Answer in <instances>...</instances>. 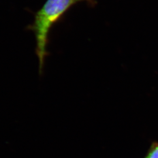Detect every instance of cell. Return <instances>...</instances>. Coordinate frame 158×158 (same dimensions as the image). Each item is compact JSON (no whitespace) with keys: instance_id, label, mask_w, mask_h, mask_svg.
Segmentation results:
<instances>
[{"instance_id":"3957f363","label":"cell","mask_w":158,"mask_h":158,"mask_svg":"<svg viewBox=\"0 0 158 158\" xmlns=\"http://www.w3.org/2000/svg\"><path fill=\"white\" fill-rule=\"evenodd\" d=\"M76 1H77V2H79V1H87V2H89L90 3H93V0H76Z\"/></svg>"},{"instance_id":"6da1fadb","label":"cell","mask_w":158,"mask_h":158,"mask_svg":"<svg viewBox=\"0 0 158 158\" xmlns=\"http://www.w3.org/2000/svg\"><path fill=\"white\" fill-rule=\"evenodd\" d=\"M76 2V0H47L36 13L33 23L28 27L35 36L40 74L42 73L46 57L48 55L47 45L51 29Z\"/></svg>"},{"instance_id":"7a4b0ae2","label":"cell","mask_w":158,"mask_h":158,"mask_svg":"<svg viewBox=\"0 0 158 158\" xmlns=\"http://www.w3.org/2000/svg\"><path fill=\"white\" fill-rule=\"evenodd\" d=\"M144 158H158V142H153Z\"/></svg>"}]
</instances>
